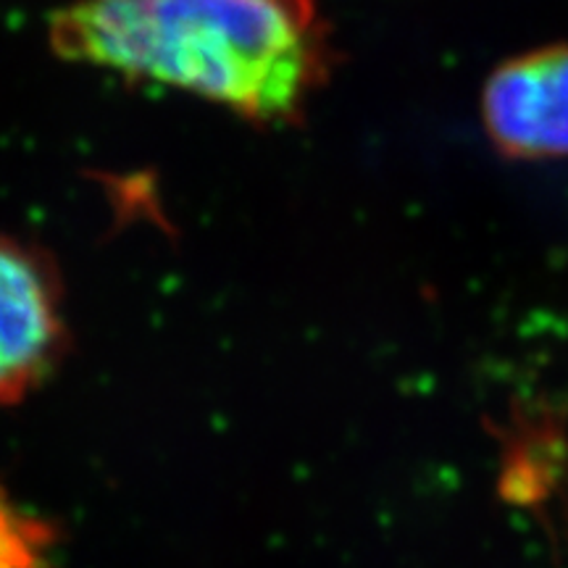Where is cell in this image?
<instances>
[{
  "instance_id": "1",
  "label": "cell",
  "mask_w": 568,
  "mask_h": 568,
  "mask_svg": "<svg viewBox=\"0 0 568 568\" xmlns=\"http://www.w3.org/2000/svg\"><path fill=\"white\" fill-rule=\"evenodd\" d=\"M48 38L71 63L187 92L253 124H293L329 71L316 0H74Z\"/></svg>"
},
{
  "instance_id": "2",
  "label": "cell",
  "mask_w": 568,
  "mask_h": 568,
  "mask_svg": "<svg viewBox=\"0 0 568 568\" xmlns=\"http://www.w3.org/2000/svg\"><path fill=\"white\" fill-rule=\"evenodd\" d=\"M67 347L59 268L38 245L0 232V408L38 393L59 372Z\"/></svg>"
},
{
  "instance_id": "3",
  "label": "cell",
  "mask_w": 568,
  "mask_h": 568,
  "mask_svg": "<svg viewBox=\"0 0 568 568\" xmlns=\"http://www.w3.org/2000/svg\"><path fill=\"white\" fill-rule=\"evenodd\" d=\"M485 130L516 159H568V45L510 59L481 98Z\"/></svg>"
},
{
  "instance_id": "4",
  "label": "cell",
  "mask_w": 568,
  "mask_h": 568,
  "mask_svg": "<svg viewBox=\"0 0 568 568\" xmlns=\"http://www.w3.org/2000/svg\"><path fill=\"white\" fill-rule=\"evenodd\" d=\"M53 529L0 485V568H51Z\"/></svg>"
}]
</instances>
